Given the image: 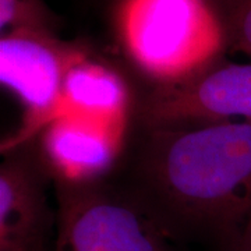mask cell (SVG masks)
<instances>
[{
  "mask_svg": "<svg viewBox=\"0 0 251 251\" xmlns=\"http://www.w3.org/2000/svg\"><path fill=\"white\" fill-rule=\"evenodd\" d=\"M233 251H251V218L246 225L239 242L234 246Z\"/></svg>",
  "mask_w": 251,
  "mask_h": 251,
  "instance_id": "11",
  "label": "cell"
},
{
  "mask_svg": "<svg viewBox=\"0 0 251 251\" xmlns=\"http://www.w3.org/2000/svg\"><path fill=\"white\" fill-rule=\"evenodd\" d=\"M137 171L165 229L233 251L251 218V122L145 130Z\"/></svg>",
  "mask_w": 251,
  "mask_h": 251,
  "instance_id": "1",
  "label": "cell"
},
{
  "mask_svg": "<svg viewBox=\"0 0 251 251\" xmlns=\"http://www.w3.org/2000/svg\"><path fill=\"white\" fill-rule=\"evenodd\" d=\"M112 21L122 53L151 88L183 84L229 53L214 0H116Z\"/></svg>",
  "mask_w": 251,
  "mask_h": 251,
  "instance_id": "2",
  "label": "cell"
},
{
  "mask_svg": "<svg viewBox=\"0 0 251 251\" xmlns=\"http://www.w3.org/2000/svg\"><path fill=\"white\" fill-rule=\"evenodd\" d=\"M127 126L77 113H62L34 140L53 181L98 183L113 169L125 147Z\"/></svg>",
  "mask_w": 251,
  "mask_h": 251,
  "instance_id": "7",
  "label": "cell"
},
{
  "mask_svg": "<svg viewBox=\"0 0 251 251\" xmlns=\"http://www.w3.org/2000/svg\"><path fill=\"white\" fill-rule=\"evenodd\" d=\"M0 165V251H53L56 211L52 176L35 141L3 152Z\"/></svg>",
  "mask_w": 251,
  "mask_h": 251,
  "instance_id": "6",
  "label": "cell"
},
{
  "mask_svg": "<svg viewBox=\"0 0 251 251\" xmlns=\"http://www.w3.org/2000/svg\"><path fill=\"white\" fill-rule=\"evenodd\" d=\"M224 20L229 53L251 59V0H214Z\"/></svg>",
  "mask_w": 251,
  "mask_h": 251,
  "instance_id": "10",
  "label": "cell"
},
{
  "mask_svg": "<svg viewBox=\"0 0 251 251\" xmlns=\"http://www.w3.org/2000/svg\"><path fill=\"white\" fill-rule=\"evenodd\" d=\"M135 116L144 130L251 122V63L225 59L183 84L150 88Z\"/></svg>",
  "mask_w": 251,
  "mask_h": 251,
  "instance_id": "5",
  "label": "cell"
},
{
  "mask_svg": "<svg viewBox=\"0 0 251 251\" xmlns=\"http://www.w3.org/2000/svg\"><path fill=\"white\" fill-rule=\"evenodd\" d=\"M90 45L54 32L10 31L0 35V82L23 108V125L1 152L35 140L60 115L64 80Z\"/></svg>",
  "mask_w": 251,
  "mask_h": 251,
  "instance_id": "4",
  "label": "cell"
},
{
  "mask_svg": "<svg viewBox=\"0 0 251 251\" xmlns=\"http://www.w3.org/2000/svg\"><path fill=\"white\" fill-rule=\"evenodd\" d=\"M133 97L125 75L91 46L73 64L64 80L62 113H77L127 126Z\"/></svg>",
  "mask_w": 251,
  "mask_h": 251,
  "instance_id": "8",
  "label": "cell"
},
{
  "mask_svg": "<svg viewBox=\"0 0 251 251\" xmlns=\"http://www.w3.org/2000/svg\"><path fill=\"white\" fill-rule=\"evenodd\" d=\"M59 20L45 0H0V31L54 32Z\"/></svg>",
  "mask_w": 251,
  "mask_h": 251,
  "instance_id": "9",
  "label": "cell"
},
{
  "mask_svg": "<svg viewBox=\"0 0 251 251\" xmlns=\"http://www.w3.org/2000/svg\"><path fill=\"white\" fill-rule=\"evenodd\" d=\"M56 190L53 251H175L171 233L147 206L98 183Z\"/></svg>",
  "mask_w": 251,
  "mask_h": 251,
  "instance_id": "3",
  "label": "cell"
}]
</instances>
